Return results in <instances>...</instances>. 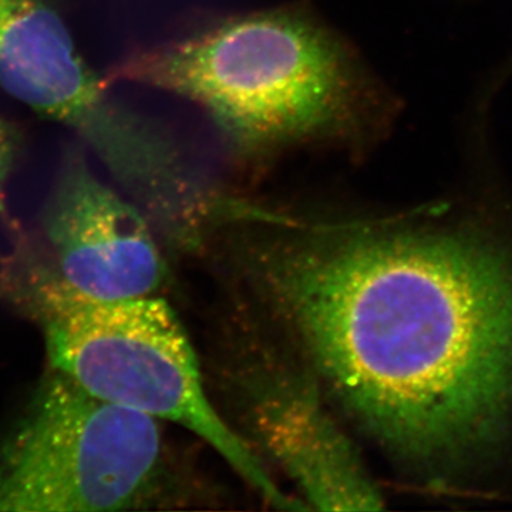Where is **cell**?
<instances>
[{
  "mask_svg": "<svg viewBox=\"0 0 512 512\" xmlns=\"http://www.w3.org/2000/svg\"><path fill=\"white\" fill-rule=\"evenodd\" d=\"M245 274L387 456L426 474L512 434V254L476 228L245 204Z\"/></svg>",
  "mask_w": 512,
  "mask_h": 512,
  "instance_id": "cell-1",
  "label": "cell"
},
{
  "mask_svg": "<svg viewBox=\"0 0 512 512\" xmlns=\"http://www.w3.org/2000/svg\"><path fill=\"white\" fill-rule=\"evenodd\" d=\"M111 80L200 107L248 167L302 148L359 150L373 137L382 107L342 37L296 6L231 16L138 52Z\"/></svg>",
  "mask_w": 512,
  "mask_h": 512,
  "instance_id": "cell-2",
  "label": "cell"
},
{
  "mask_svg": "<svg viewBox=\"0 0 512 512\" xmlns=\"http://www.w3.org/2000/svg\"><path fill=\"white\" fill-rule=\"evenodd\" d=\"M0 291L42 330L52 370L100 399L191 431L271 507L308 510L218 412L190 339L163 299L82 295L26 241L2 262Z\"/></svg>",
  "mask_w": 512,
  "mask_h": 512,
  "instance_id": "cell-3",
  "label": "cell"
},
{
  "mask_svg": "<svg viewBox=\"0 0 512 512\" xmlns=\"http://www.w3.org/2000/svg\"><path fill=\"white\" fill-rule=\"evenodd\" d=\"M164 473L158 420L52 370L0 447V512L140 508Z\"/></svg>",
  "mask_w": 512,
  "mask_h": 512,
  "instance_id": "cell-4",
  "label": "cell"
},
{
  "mask_svg": "<svg viewBox=\"0 0 512 512\" xmlns=\"http://www.w3.org/2000/svg\"><path fill=\"white\" fill-rule=\"evenodd\" d=\"M0 86L73 130L134 201L156 204L183 183L188 163L180 148L111 99L47 0H0Z\"/></svg>",
  "mask_w": 512,
  "mask_h": 512,
  "instance_id": "cell-5",
  "label": "cell"
},
{
  "mask_svg": "<svg viewBox=\"0 0 512 512\" xmlns=\"http://www.w3.org/2000/svg\"><path fill=\"white\" fill-rule=\"evenodd\" d=\"M153 224L69 147L42 214L47 264L74 291L101 301L153 296L165 264Z\"/></svg>",
  "mask_w": 512,
  "mask_h": 512,
  "instance_id": "cell-6",
  "label": "cell"
},
{
  "mask_svg": "<svg viewBox=\"0 0 512 512\" xmlns=\"http://www.w3.org/2000/svg\"><path fill=\"white\" fill-rule=\"evenodd\" d=\"M244 376L252 436L301 491L309 510H382V493L315 383L292 370L264 367Z\"/></svg>",
  "mask_w": 512,
  "mask_h": 512,
  "instance_id": "cell-7",
  "label": "cell"
},
{
  "mask_svg": "<svg viewBox=\"0 0 512 512\" xmlns=\"http://www.w3.org/2000/svg\"><path fill=\"white\" fill-rule=\"evenodd\" d=\"M23 148L22 131L0 116V217H6V185Z\"/></svg>",
  "mask_w": 512,
  "mask_h": 512,
  "instance_id": "cell-8",
  "label": "cell"
}]
</instances>
